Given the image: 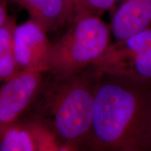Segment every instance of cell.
Returning <instances> with one entry per match:
<instances>
[{"label": "cell", "mask_w": 151, "mask_h": 151, "mask_svg": "<svg viewBox=\"0 0 151 151\" xmlns=\"http://www.w3.org/2000/svg\"><path fill=\"white\" fill-rule=\"evenodd\" d=\"M144 151H151V117L150 121L149 124L148 133H147L146 142H145Z\"/></svg>", "instance_id": "cell-14"}, {"label": "cell", "mask_w": 151, "mask_h": 151, "mask_svg": "<svg viewBox=\"0 0 151 151\" xmlns=\"http://www.w3.org/2000/svg\"><path fill=\"white\" fill-rule=\"evenodd\" d=\"M66 1H67L68 4L69 5V6L72 9L73 12H74L75 6H76V4L78 2L79 0H66Z\"/></svg>", "instance_id": "cell-15"}, {"label": "cell", "mask_w": 151, "mask_h": 151, "mask_svg": "<svg viewBox=\"0 0 151 151\" xmlns=\"http://www.w3.org/2000/svg\"><path fill=\"white\" fill-rule=\"evenodd\" d=\"M119 0H79L74 9V16L78 14H90L100 16L112 9Z\"/></svg>", "instance_id": "cell-10"}, {"label": "cell", "mask_w": 151, "mask_h": 151, "mask_svg": "<svg viewBox=\"0 0 151 151\" xmlns=\"http://www.w3.org/2000/svg\"><path fill=\"white\" fill-rule=\"evenodd\" d=\"M47 33L43 26L32 18L16 25L13 52L22 71H49L52 43Z\"/></svg>", "instance_id": "cell-5"}, {"label": "cell", "mask_w": 151, "mask_h": 151, "mask_svg": "<svg viewBox=\"0 0 151 151\" xmlns=\"http://www.w3.org/2000/svg\"><path fill=\"white\" fill-rule=\"evenodd\" d=\"M16 19L9 16L0 27V56L13 50L14 31L16 27Z\"/></svg>", "instance_id": "cell-12"}, {"label": "cell", "mask_w": 151, "mask_h": 151, "mask_svg": "<svg viewBox=\"0 0 151 151\" xmlns=\"http://www.w3.org/2000/svg\"><path fill=\"white\" fill-rule=\"evenodd\" d=\"M99 76L93 66L65 76L46 73L35 100L22 117L47 126L67 151L83 150L91 129Z\"/></svg>", "instance_id": "cell-2"}, {"label": "cell", "mask_w": 151, "mask_h": 151, "mask_svg": "<svg viewBox=\"0 0 151 151\" xmlns=\"http://www.w3.org/2000/svg\"><path fill=\"white\" fill-rule=\"evenodd\" d=\"M151 117V84L101 73L83 150L144 151Z\"/></svg>", "instance_id": "cell-1"}, {"label": "cell", "mask_w": 151, "mask_h": 151, "mask_svg": "<svg viewBox=\"0 0 151 151\" xmlns=\"http://www.w3.org/2000/svg\"><path fill=\"white\" fill-rule=\"evenodd\" d=\"M67 31L52 43L48 73L65 76L92 66L111 44V27L90 14L75 15Z\"/></svg>", "instance_id": "cell-3"}, {"label": "cell", "mask_w": 151, "mask_h": 151, "mask_svg": "<svg viewBox=\"0 0 151 151\" xmlns=\"http://www.w3.org/2000/svg\"><path fill=\"white\" fill-rule=\"evenodd\" d=\"M92 66L99 74L122 76L151 84V25L126 39L111 43Z\"/></svg>", "instance_id": "cell-4"}, {"label": "cell", "mask_w": 151, "mask_h": 151, "mask_svg": "<svg viewBox=\"0 0 151 151\" xmlns=\"http://www.w3.org/2000/svg\"><path fill=\"white\" fill-rule=\"evenodd\" d=\"M9 2V0H0V27L9 17L7 14V6Z\"/></svg>", "instance_id": "cell-13"}, {"label": "cell", "mask_w": 151, "mask_h": 151, "mask_svg": "<svg viewBox=\"0 0 151 151\" xmlns=\"http://www.w3.org/2000/svg\"><path fill=\"white\" fill-rule=\"evenodd\" d=\"M47 73V72H46ZM46 72L22 71L0 86V125L21 118L35 100Z\"/></svg>", "instance_id": "cell-6"}, {"label": "cell", "mask_w": 151, "mask_h": 151, "mask_svg": "<svg viewBox=\"0 0 151 151\" xmlns=\"http://www.w3.org/2000/svg\"><path fill=\"white\" fill-rule=\"evenodd\" d=\"M25 9L30 18L47 32H52L71 22L74 12L66 0H9Z\"/></svg>", "instance_id": "cell-9"}, {"label": "cell", "mask_w": 151, "mask_h": 151, "mask_svg": "<svg viewBox=\"0 0 151 151\" xmlns=\"http://www.w3.org/2000/svg\"><path fill=\"white\" fill-rule=\"evenodd\" d=\"M13 50L0 56V83L6 82L21 72Z\"/></svg>", "instance_id": "cell-11"}, {"label": "cell", "mask_w": 151, "mask_h": 151, "mask_svg": "<svg viewBox=\"0 0 151 151\" xmlns=\"http://www.w3.org/2000/svg\"><path fill=\"white\" fill-rule=\"evenodd\" d=\"M57 143L53 132L35 119L22 117L0 125V151H51Z\"/></svg>", "instance_id": "cell-7"}, {"label": "cell", "mask_w": 151, "mask_h": 151, "mask_svg": "<svg viewBox=\"0 0 151 151\" xmlns=\"http://www.w3.org/2000/svg\"><path fill=\"white\" fill-rule=\"evenodd\" d=\"M151 25V0H122L115 11L111 30L120 41Z\"/></svg>", "instance_id": "cell-8"}]
</instances>
